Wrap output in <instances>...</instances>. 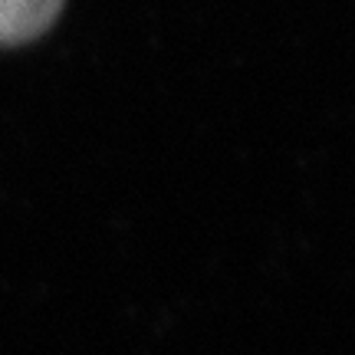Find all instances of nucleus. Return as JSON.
I'll return each instance as SVG.
<instances>
[{
  "instance_id": "nucleus-1",
  "label": "nucleus",
  "mask_w": 355,
  "mask_h": 355,
  "mask_svg": "<svg viewBox=\"0 0 355 355\" xmlns=\"http://www.w3.org/2000/svg\"><path fill=\"white\" fill-rule=\"evenodd\" d=\"M63 10V0H0V46H24L43 37Z\"/></svg>"
}]
</instances>
